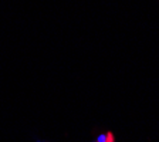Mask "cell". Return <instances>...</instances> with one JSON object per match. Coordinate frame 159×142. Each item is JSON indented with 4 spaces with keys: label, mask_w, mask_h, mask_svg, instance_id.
I'll use <instances>...</instances> for the list:
<instances>
[{
    "label": "cell",
    "mask_w": 159,
    "mask_h": 142,
    "mask_svg": "<svg viewBox=\"0 0 159 142\" xmlns=\"http://www.w3.org/2000/svg\"><path fill=\"white\" fill-rule=\"evenodd\" d=\"M97 142H114V135L111 132L101 134V135L97 138Z\"/></svg>",
    "instance_id": "1"
}]
</instances>
